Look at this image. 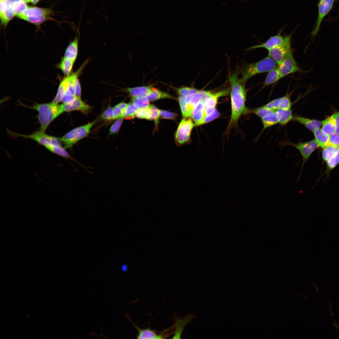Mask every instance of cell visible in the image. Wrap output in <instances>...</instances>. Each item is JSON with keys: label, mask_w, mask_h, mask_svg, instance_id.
Instances as JSON below:
<instances>
[{"label": "cell", "mask_w": 339, "mask_h": 339, "mask_svg": "<svg viewBox=\"0 0 339 339\" xmlns=\"http://www.w3.org/2000/svg\"><path fill=\"white\" fill-rule=\"evenodd\" d=\"M176 114L170 111L160 110V116L161 117L169 119H173L177 116Z\"/></svg>", "instance_id": "681fc988"}, {"label": "cell", "mask_w": 339, "mask_h": 339, "mask_svg": "<svg viewBox=\"0 0 339 339\" xmlns=\"http://www.w3.org/2000/svg\"><path fill=\"white\" fill-rule=\"evenodd\" d=\"M229 89L215 93L206 91L204 110L205 117L210 114L215 109L218 99L222 96L228 95L229 93Z\"/></svg>", "instance_id": "30bf717a"}, {"label": "cell", "mask_w": 339, "mask_h": 339, "mask_svg": "<svg viewBox=\"0 0 339 339\" xmlns=\"http://www.w3.org/2000/svg\"><path fill=\"white\" fill-rule=\"evenodd\" d=\"M178 94L180 95H190L198 92L200 90L194 88L183 86L176 89Z\"/></svg>", "instance_id": "f35d334b"}, {"label": "cell", "mask_w": 339, "mask_h": 339, "mask_svg": "<svg viewBox=\"0 0 339 339\" xmlns=\"http://www.w3.org/2000/svg\"><path fill=\"white\" fill-rule=\"evenodd\" d=\"M14 16L15 14L12 6L6 4L4 6L0 7L1 22L4 29Z\"/></svg>", "instance_id": "ac0fdd59"}, {"label": "cell", "mask_w": 339, "mask_h": 339, "mask_svg": "<svg viewBox=\"0 0 339 339\" xmlns=\"http://www.w3.org/2000/svg\"><path fill=\"white\" fill-rule=\"evenodd\" d=\"M278 67L281 78L291 73L302 72L301 69L297 64L292 52L284 58Z\"/></svg>", "instance_id": "9c48e42d"}, {"label": "cell", "mask_w": 339, "mask_h": 339, "mask_svg": "<svg viewBox=\"0 0 339 339\" xmlns=\"http://www.w3.org/2000/svg\"><path fill=\"white\" fill-rule=\"evenodd\" d=\"M11 136L20 137L34 140L45 147L51 145H61L60 138L48 135L41 130L36 131L30 135H23L8 131Z\"/></svg>", "instance_id": "8992f818"}, {"label": "cell", "mask_w": 339, "mask_h": 339, "mask_svg": "<svg viewBox=\"0 0 339 339\" xmlns=\"http://www.w3.org/2000/svg\"><path fill=\"white\" fill-rule=\"evenodd\" d=\"M23 19L30 23L35 25L37 27L39 28L40 24L44 22L53 19L50 15H42L37 17H28L24 18Z\"/></svg>", "instance_id": "4dcf8cb0"}, {"label": "cell", "mask_w": 339, "mask_h": 339, "mask_svg": "<svg viewBox=\"0 0 339 339\" xmlns=\"http://www.w3.org/2000/svg\"><path fill=\"white\" fill-rule=\"evenodd\" d=\"M28 7L25 3L19 0L15 2L12 6L15 16L26 9Z\"/></svg>", "instance_id": "74e56055"}, {"label": "cell", "mask_w": 339, "mask_h": 339, "mask_svg": "<svg viewBox=\"0 0 339 339\" xmlns=\"http://www.w3.org/2000/svg\"><path fill=\"white\" fill-rule=\"evenodd\" d=\"M96 121V120H95L86 125L75 128L60 138L61 143L64 145V148H67L72 147L80 140L87 136Z\"/></svg>", "instance_id": "5b68a950"}, {"label": "cell", "mask_w": 339, "mask_h": 339, "mask_svg": "<svg viewBox=\"0 0 339 339\" xmlns=\"http://www.w3.org/2000/svg\"><path fill=\"white\" fill-rule=\"evenodd\" d=\"M315 139L319 147L324 148L329 145V136L320 128L315 129L313 132Z\"/></svg>", "instance_id": "603a6c76"}, {"label": "cell", "mask_w": 339, "mask_h": 339, "mask_svg": "<svg viewBox=\"0 0 339 339\" xmlns=\"http://www.w3.org/2000/svg\"><path fill=\"white\" fill-rule=\"evenodd\" d=\"M329 145L339 148V133H335L329 135Z\"/></svg>", "instance_id": "7dc6e473"}, {"label": "cell", "mask_w": 339, "mask_h": 339, "mask_svg": "<svg viewBox=\"0 0 339 339\" xmlns=\"http://www.w3.org/2000/svg\"><path fill=\"white\" fill-rule=\"evenodd\" d=\"M219 115V112L216 109H215L212 113L204 118L201 123V125L208 123L213 121L218 117Z\"/></svg>", "instance_id": "bcb514c9"}, {"label": "cell", "mask_w": 339, "mask_h": 339, "mask_svg": "<svg viewBox=\"0 0 339 339\" xmlns=\"http://www.w3.org/2000/svg\"><path fill=\"white\" fill-rule=\"evenodd\" d=\"M149 101H153L165 98H174L169 93L153 88L146 96Z\"/></svg>", "instance_id": "d4e9b609"}, {"label": "cell", "mask_w": 339, "mask_h": 339, "mask_svg": "<svg viewBox=\"0 0 339 339\" xmlns=\"http://www.w3.org/2000/svg\"><path fill=\"white\" fill-rule=\"evenodd\" d=\"M277 62L271 57H267L256 62L245 66L241 70L242 79L245 82L257 74L268 72L277 66Z\"/></svg>", "instance_id": "3957f363"}, {"label": "cell", "mask_w": 339, "mask_h": 339, "mask_svg": "<svg viewBox=\"0 0 339 339\" xmlns=\"http://www.w3.org/2000/svg\"><path fill=\"white\" fill-rule=\"evenodd\" d=\"M281 100L282 97L278 98L271 100L264 105L270 110L276 111L279 108Z\"/></svg>", "instance_id": "7bdbcfd3"}, {"label": "cell", "mask_w": 339, "mask_h": 339, "mask_svg": "<svg viewBox=\"0 0 339 339\" xmlns=\"http://www.w3.org/2000/svg\"><path fill=\"white\" fill-rule=\"evenodd\" d=\"M268 72L262 89L275 83L281 78L278 66Z\"/></svg>", "instance_id": "484cf974"}, {"label": "cell", "mask_w": 339, "mask_h": 339, "mask_svg": "<svg viewBox=\"0 0 339 339\" xmlns=\"http://www.w3.org/2000/svg\"><path fill=\"white\" fill-rule=\"evenodd\" d=\"M45 148L53 153L65 158H70V156L65 148L61 145H51Z\"/></svg>", "instance_id": "836d02e7"}, {"label": "cell", "mask_w": 339, "mask_h": 339, "mask_svg": "<svg viewBox=\"0 0 339 339\" xmlns=\"http://www.w3.org/2000/svg\"><path fill=\"white\" fill-rule=\"evenodd\" d=\"M152 85L138 86L132 88H127L125 91L128 92L132 97L145 96L152 89Z\"/></svg>", "instance_id": "44dd1931"}, {"label": "cell", "mask_w": 339, "mask_h": 339, "mask_svg": "<svg viewBox=\"0 0 339 339\" xmlns=\"http://www.w3.org/2000/svg\"><path fill=\"white\" fill-rule=\"evenodd\" d=\"M40 0H30V2L34 5L37 4Z\"/></svg>", "instance_id": "9f6ffc18"}, {"label": "cell", "mask_w": 339, "mask_h": 339, "mask_svg": "<svg viewBox=\"0 0 339 339\" xmlns=\"http://www.w3.org/2000/svg\"><path fill=\"white\" fill-rule=\"evenodd\" d=\"M53 11L50 8H44L36 7H29L25 10L16 16L23 19L28 17H37L42 15H51Z\"/></svg>", "instance_id": "7c38bea8"}, {"label": "cell", "mask_w": 339, "mask_h": 339, "mask_svg": "<svg viewBox=\"0 0 339 339\" xmlns=\"http://www.w3.org/2000/svg\"><path fill=\"white\" fill-rule=\"evenodd\" d=\"M203 91L200 90L197 93L190 95L188 105L189 108L192 112L196 106L202 99L203 95Z\"/></svg>", "instance_id": "1f68e13d"}, {"label": "cell", "mask_w": 339, "mask_h": 339, "mask_svg": "<svg viewBox=\"0 0 339 339\" xmlns=\"http://www.w3.org/2000/svg\"><path fill=\"white\" fill-rule=\"evenodd\" d=\"M25 3H29L30 2V0H19Z\"/></svg>", "instance_id": "6f0895ef"}, {"label": "cell", "mask_w": 339, "mask_h": 339, "mask_svg": "<svg viewBox=\"0 0 339 339\" xmlns=\"http://www.w3.org/2000/svg\"><path fill=\"white\" fill-rule=\"evenodd\" d=\"M134 326L138 330V333L137 338L138 339H162L166 338L164 332L163 333L157 334L156 332L149 329H141L135 325L130 319Z\"/></svg>", "instance_id": "e0dca14e"}, {"label": "cell", "mask_w": 339, "mask_h": 339, "mask_svg": "<svg viewBox=\"0 0 339 339\" xmlns=\"http://www.w3.org/2000/svg\"><path fill=\"white\" fill-rule=\"evenodd\" d=\"M206 91H203L202 99L194 109L191 115L195 126L201 125V123L205 117Z\"/></svg>", "instance_id": "5bb4252c"}, {"label": "cell", "mask_w": 339, "mask_h": 339, "mask_svg": "<svg viewBox=\"0 0 339 339\" xmlns=\"http://www.w3.org/2000/svg\"><path fill=\"white\" fill-rule=\"evenodd\" d=\"M189 97L190 95L185 96L180 95L178 98L182 114L185 118H187L191 116L192 113V111L189 108L188 105Z\"/></svg>", "instance_id": "4316f807"}, {"label": "cell", "mask_w": 339, "mask_h": 339, "mask_svg": "<svg viewBox=\"0 0 339 339\" xmlns=\"http://www.w3.org/2000/svg\"><path fill=\"white\" fill-rule=\"evenodd\" d=\"M61 105L64 112L77 110L86 113H88L90 109V107L83 101L81 98H76L70 104L63 103Z\"/></svg>", "instance_id": "4fadbf2b"}, {"label": "cell", "mask_w": 339, "mask_h": 339, "mask_svg": "<svg viewBox=\"0 0 339 339\" xmlns=\"http://www.w3.org/2000/svg\"><path fill=\"white\" fill-rule=\"evenodd\" d=\"M101 117L105 121H110L113 120V107L110 106H109L102 114Z\"/></svg>", "instance_id": "c3c4849f"}, {"label": "cell", "mask_w": 339, "mask_h": 339, "mask_svg": "<svg viewBox=\"0 0 339 339\" xmlns=\"http://www.w3.org/2000/svg\"><path fill=\"white\" fill-rule=\"evenodd\" d=\"M323 149L322 158L323 160L326 162L331 158L339 148L331 145H328Z\"/></svg>", "instance_id": "d590c367"}, {"label": "cell", "mask_w": 339, "mask_h": 339, "mask_svg": "<svg viewBox=\"0 0 339 339\" xmlns=\"http://www.w3.org/2000/svg\"><path fill=\"white\" fill-rule=\"evenodd\" d=\"M261 121L263 126L261 133L266 129L279 123V119L276 110L270 113L261 118Z\"/></svg>", "instance_id": "7402d4cb"}, {"label": "cell", "mask_w": 339, "mask_h": 339, "mask_svg": "<svg viewBox=\"0 0 339 339\" xmlns=\"http://www.w3.org/2000/svg\"><path fill=\"white\" fill-rule=\"evenodd\" d=\"M122 111V110L117 105L113 107V119L119 118Z\"/></svg>", "instance_id": "816d5d0a"}, {"label": "cell", "mask_w": 339, "mask_h": 339, "mask_svg": "<svg viewBox=\"0 0 339 339\" xmlns=\"http://www.w3.org/2000/svg\"><path fill=\"white\" fill-rule=\"evenodd\" d=\"M128 104L124 102H121L116 105L119 107L122 111L126 107Z\"/></svg>", "instance_id": "db71d44e"}, {"label": "cell", "mask_w": 339, "mask_h": 339, "mask_svg": "<svg viewBox=\"0 0 339 339\" xmlns=\"http://www.w3.org/2000/svg\"><path fill=\"white\" fill-rule=\"evenodd\" d=\"M193 315H188L185 318L182 319L181 320H178L177 321V323L175 324L176 325V327L175 330L176 332L175 335L174 336V338H180L181 334L182 332L183 329L185 326L189 322H190L191 320L192 319V318L194 317Z\"/></svg>", "instance_id": "f546056e"}, {"label": "cell", "mask_w": 339, "mask_h": 339, "mask_svg": "<svg viewBox=\"0 0 339 339\" xmlns=\"http://www.w3.org/2000/svg\"><path fill=\"white\" fill-rule=\"evenodd\" d=\"M37 111L40 130L45 132L47 127L56 118L64 112L61 105L51 103L35 104L28 106Z\"/></svg>", "instance_id": "7a4b0ae2"}, {"label": "cell", "mask_w": 339, "mask_h": 339, "mask_svg": "<svg viewBox=\"0 0 339 339\" xmlns=\"http://www.w3.org/2000/svg\"><path fill=\"white\" fill-rule=\"evenodd\" d=\"M281 30H280L277 35L271 37L266 42L261 44L253 46L250 48L249 49L252 50L261 48H265L268 50L280 45L284 40V37L281 35Z\"/></svg>", "instance_id": "9a60e30c"}, {"label": "cell", "mask_w": 339, "mask_h": 339, "mask_svg": "<svg viewBox=\"0 0 339 339\" xmlns=\"http://www.w3.org/2000/svg\"><path fill=\"white\" fill-rule=\"evenodd\" d=\"M69 84L68 75L64 77L61 81L56 96L52 102L58 104L62 100L67 90Z\"/></svg>", "instance_id": "d6986e66"}, {"label": "cell", "mask_w": 339, "mask_h": 339, "mask_svg": "<svg viewBox=\"0 0 339 339\" xmlns=\"http://www.w3.org/2000/svg\"><path fill=\"white\" fill-rule=\"evenodd\" d=\"M293 33V32L285 36L284 40L281 44L268 50V56L272 57L278 65H280L288 54L292 52L291 41Z\"/></svg>", "instance_id": "52a82bcc"}, {"label": "cell", "mask_w": 339, "mask_h": 339, "mask_svg": "<svg viewBox=\"0 0 339 339\" xmlns=\"http://www.w3.org/2000/svg\"><path fill=\"white\" fill-rule=\"evenodd\" d=\"M231 85V124L236 123L240 116L249 113L245 105L246 91L245 83L242 79L238 78L236 73L229 77Z\"/></svg>", "instance_id": "6da1fadb"}, {"label": "cell", "mask_w": 339, "mask_h": 339, "mask_svg": "<svg viewBox=\"0 0 339 339\" xmlns=\"http://www.w3.org/2000/svg\"><path fill=\"white\" fill-rule=\"evenodd\" d=\"M276 111L279 119V124L281 126L286 125L293 121L294 116L291 109L286 110L279 108Z\"/></svg>", "instance_id": "cb8c5ba5"}, {"label": "cell", "mask_w": 339, "mask_h": 339, "mask_svg": "<svg viewBox=\"0 0 339 339\" xmlns=\"http://www.w3.org/2000/svg\"><path fill=\"white\" fill-rule=\"evenodd\" d=\"M303 125L310 131L313 132L315 129L320 128L321 125V121L310 119L300 116H294L293 121Z\"/></svg>", "instance_id": "2e32d148"}, {"label": "cell", "mask_w": 339, "mask_h": 339, "mask_svg": "<svg viewBox=\"0 0 339 339\" xmlns=\"http://www.w3.org/2000/svg\"><path fill=\"white\" fill-rule=\"evenodd\" d=\"M81 90L80 84L78 78L75 82V95L76 98H81Z\"/></svg>", "instance_id": "f907efd6"}, {"label": "cell", "mask_w": 339, "mask_h": 339, "mask_svg": "<svg viewBox=\"0 0 339 339\" xmlns=\"http://www.w3.org/2000/svg\"><path fill=\"white\" fill-rule=\"evenodd\" d=\"M132 103L138 109H146L149 106V101L145 96L132 97Z\"/></svg>", "instance_id": "d6a6232c"}, {"label": "cell", "mask_w": 339, "mask_h": 339, "mask_svg": "<svg viewBox=\"0 0 339 339\" xmlns=\"http://www.w3.org/2000/svg\"><path fill=\"white\" fill-rule=\"evenodd\" d=\"M334 0H319L318 4V16L316 25L312 32L315 35L318 32L322 22L332 8Z\"/></svg>", "instance_id": "8fae6325"}, {"label": "cell", "mask_w": 339, "mask_h": 339, "mask_svg": "<svg viewBox=\"0 0 339 339\" xmlns=\"http://www.w3.org/2000/svg\"><path fill=\"white\" fill-rule=\"evenodd\" d=\"M123 120V118L121 117L119 118L112 124L110 129V134H112L118 132L122 124Z\"/></svg>", "instance_id": "f6af8a7d"}, {"label": "cell", "mask_w": 339, "mask_h": 339, "mask_svg": "<svg viewBox=\"0 0 339 339\" xmlns=\"http://www.w3.org/2000/svg\"><path fill=\"white\" fill-rule=\"evenodd\" d=\"M326 162L327 168L330 170L333 169L339 164V149Z\"/></svg>", "instance_id": "ab89813d"}, {"label": "cell", "mask_w": 339, "mask_h": 339, "mask_svg": "<svg viewBox=\"0 0 339 339\" xmlns=\"http://www.w3.org/2000/svg\"><path fill=\"white\" fill-rule=\"evenodd\" d=\"M291 93H287L282 97V100L279 108L289 110L291 109L292 103L291 100Z\"/></svg>", "instance_id": "b9f144b4"}, {"label": "cell", "mask_w": 339, "mask_h": 339, "mask_svg": "<svg viewBox=\"0 0 339 339\" xmlns=\"http://www.w3.org/2000/svg\"><path fill=\"white\" fill-rule=\"evenodd\" d=\"M331 116L335 122L336 132L339 133V111L336 112Z\"/></svg>", "instance_id": "f5cc1de1"}, {"label": "cell", "mask_w": 339, "mask_h": 339, "mask_svg": "<svg viewBox=\"0 0 339 339\" xmlns=\"http://www.w3.org/2000/svg\"><path fill=\"white\" fill-rule=\"evenodd\" d=\"M135 116L138 118L149 120L150 112L148 108L146 109H137L136 112Z\"/></svg>", "instance_id": "ee69618b"}, {"label": "cell", "mask_w": 339, "mask_h": 339, "mask_svg": "<svg viewBox=\"0 0 339 339\" xmlns=\"http://www.w3.org/2000/svg\"><path fill=\"white\" fill-rule=\"evenodd\" d=\"M74 62L72 60L63 56L60 62L57 65V67L65 75L67 76L71 74Z\"/></svg>", "instance_id": "f1b7e54d"}, {"label": "cell", "mask_w": 339, "mask_h": 339, "mask_svg": "<svg viewBox=\"0 0 339 339\" xmlns=\"http://www.w3.org/2000/svg\"><path fill=\"white\" fill-rule=\"evenodd\" d=\"M288 146H291L298 150L302 159V163L300 172L297 178V182L299 181L301 176L305 164L309 160L312 153L319 147L315 139L305 142H299L296 143L289 140L282 141L279 143L280 148Z\"/></svg>", "instance_id": "277c9868"}, {"label": "cell", "mask_w": 339, "mask_h": 339, "mask_svg": "<svg viewBox=\"0 0 339 339\" xmlns=\"http://www.w3.org/2000/svg\"><path fill=\"white\" fill-rule=\"evenodd\" d=\"M148 108L150 112L149 120L154 121L155 124L157 125L158 124L159 119L160 116V110L153 105H149Z\"/></svg>", "instance_id": "60d3db41"}, {"label": "cell", "mask_w": 339, "mask_h": 339, "mask_svg": "<svg viewBox=\"0 0 339 339\" xmlns=\"http://www.w3.org/2000/svg\"><path fill=\"white\" fill-rule=\"evenodd\" d=\"M194 125L190 119H183L181 121L175 135L176 140L178 144L182 145L188 141Z\"/></svg>", "instance_id": "ba28073f"}, {"label": "cell", "mask_w": 339, "mask_h": 339, "mask_svg": "<svg viewBox=\"0 0 339 339\" xmlns=\"http://www.w3.org/2000/svg\"><path fill=\"white\" fill-rule=\"evenodd\" d=\"M273 111H274L270 110L263 105L249 110V113H253L261 118Z\"/></svg>", "instance_id": "8d00e7d4"}, {"label": "cell", "mask_w": 339, "mask_h": 339, "mask_svg": "<svg viewBox=\"0 0 339 339\" xmlns=\"http://www.w3.org/2000/svg\"><path fill=\"white\" fill-rule=\"evenodd\" d=\"M137 109L132 103H130L128 104L126 107L122 111L120 117L124 119L135 116L136 112Z\"/></svg>", "instance_id": "e575fe53"}, {"label": "cell", "mask_w": 339, "mask_h": 339, "mask_svg": "<svg viewBox=\"0 0 339 339\" xmlns=\"http://www.w3.org/2000/svg\"><path fill=\"white\" fill-rule=\"evenodd\" d=\"M127 269V266L125 264H123L121 266V270L122 271L125 272L126 271Z\"/></svg>", "instance_id": "11a10c76"}, {"label": "cell", "mask_w": 339, "mask_h": 339, "mask_svg": "<svg viewBox=\"0 0 339 339\" xmlns=\"http://www.w3.org/2000/svg\"><path fill=\"white\" fill-rule=\"evenodd\" d=\"M321 129L329 136L336 132V126L332 116L321 121Z\"/></svg>", "instance_id": "83f0119b"}, {"label": "cell", "mask_w": 339, "mask_h": 339, "mask_svg": "<svg viewBox=\"0 0 339 339\" xmlns=\"http://www.w3.org/2000/svg\"><path fill=\"white\" fill-rule=\"evenodd\" d=\"M78 38L76 37L70 42L66 50L64 57L75 62L78 55Z\"/></svg>", "instance_id": "ffe728a7"}]
</instances>
